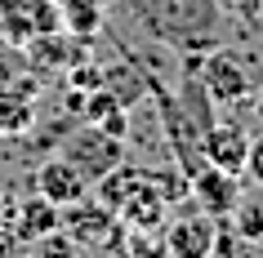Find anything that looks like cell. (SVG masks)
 <instances>
[{
  "instance_id": "cell-1",
  "label": "cell",
  "mask_w": 263,
  "mask_h": 258,
  "mask_svg": "<svg viewBox=\"0 0 263 258\" xmlns=\"http://www.w3.org/2000/svg\"><path fill=\"white\" fill-rule=\"evenodd\" d=\"M63 161H67L85 183H98V178H107L111 169L125 161V143L116 134H107V129L89 125V129H81V134H71L67 143H63Z\"/></svg>"
},
{
  "instance_id": "cell-4",
  "label": "cell",
  "mask_w": 263,
  "mask_h": 258,
  "mask_svg": "<svg viewBox=\"0 0 263 258\" xmlns=\"http://www.w3.org/2000/svg\"><path fill=\"white\" fill-rule=\"evenodd\" d=\"M161 245H165L170 258H210L219 245V218L205 214L201 205L183 209L161 227Z\"/></svg>"
},
{
  "instance_id": "cell-8",
  "label": "cell",
  "mask_w": 263,
  "mask_h": 258,
  "mask_svg": "<svg viewBox=\"0 0 263 258\" xmlns=\"http://www.w3.org/2000/svg\"><path fill=\"white\" fill-rule=\"evenodd\" d=\"M58 214H63V227H67V236L76 245H103L116 231V214H111L107 205H94L89 196L67 205V209H58Z\"/></svg>"
},
{
  "instance_id": "cell-11",
  "label": "cell",
  "mask_w": 263,
  "mask_h": 258,
  "mask_svg": "<svg viewBox=\"0 0 263 258\" xmlns=\"http://www.w3.org/2000/svg\"><path fill=\"white\" fill-rule=\"evenodd\" d=\"M54 227H58V209L49 201H27L23 205V214H18V231L27 236V241H45V236H54Z\"/></svg>"
},
{
  "instance_id": "cell-13",
  "label": "cell",
  "mask_w": 263,
  "mask_h": 258,
  "mask_svg": "<svg viewBox=\"0 0 263 258\" xmlns=\"http://www.w3.org/2000/svg\"><path fill=\"white\" fill-rule=\"evenodd\" d=\"M210 258H263V254H259V245L241 241V236L232 241V236H223V231H219V245H214V254H210Z\"/></svg>"
},
{
  "instance_id": "cell-14",
  "label": "cell",
  "mask_w": 263,
  "mask_h": 258,
  "mask_svg": "<svg viewBox=\"0 0 263 258\" xmlns=\"http://www.w3.org/2000/svg\"><path fill=\"white\" fill-rule=\"evenodd\" d=\"M129 258H170L165 245L152 241V231H134L129 227Z\"/></svg>"
},
{
  "instance_id": "cell-5",
  "label": "cell",
  "mask_w": 263,
  "mask_h": 258,
  "mask_svg": "<svg viewBox=\"0 0 263 258\" xmlns=\"http://www.w3.org/2000/svg\"><path fill=\"white\" fill-rule=\"evenodd\" d=\"M246 151H250V134L236 121H219L201 129V161L210 169H223V174H236L246 169Z\"/></svg>"
},
{
  "instance_id": "cell-16",
  "label": "cell",
  "mask_w": 263,
  "mask_h": 258,
  "mask_svg": "<svg viewBox=\"0 0 263 258\" xmlns=\"http://www.w3.org/2000/svg\"><path fill=\"white\" fill-rule=\"evenodd\" d=\"M254 111H259V116H263V85H259V89H254Z\"/></svg>"
},
{
  "instance_id": "cell-10",
  "label": "cell",
  "mask_w": 263,
  "mask_h": 258,
  "mask_svg": "<svg viewBox=\"0 0 263 258\" xmlns=\"http://www.w3.org/2000/svg\"><path fill=\"white\" fill-rule=\"evenodd\" d=\"M31 125H36L31 94H23V85H18V89H0V134L18 138V134H27Z\"/></svg>"
},
{
  "instance_id": "cell-12",
  "label": "cell",
  "mask_w": 263,
  "mask_h": 258,
  "mask_svg": "<svg viewBox=\"0 0 263 258\" xmlns=\"http://www.w3.org/2000/svg\"><path fill=\"white\" fill-rule=\"evenodd\" d=\"M232 214V227L241 241L263 245V201H250V196H236V205L228 209Z\"/></svg>"
},
{
  "instance_id": "cell-6",
  "label": "cell",
  "mask_w": 263,
  "mask_h": 258,
  "mask_svg": "<svg viewBox=\"0 0 263 258\" xmlns=\"http://www.w3.org/2000/svg\"><path fill=\"white\" fill-rule=\"evenodd\" d=\"M36 196L49 201L54 209H67V205H76V201L89 196V183H85L63 156H54V161H45L41 169H36Z\"/></svg>"
},
{
  "instance_id": "cell-2",
  "label": "cell",
  "mask_w": 263,
  "mask_h": 258,
  "mask_svg": "<svg viewBox=\"0 0 263 258\" xmlns=\"http://www.w3.org/2000/svg\"><path fill=\"white\" fill-rule=\"evenodd\" d=\"M201 89L214 107H236L254 94V81H250V67L236 49H214V54L201 63Z\"/></svg>"
},
{
  "instance_id": "cell-9",
  "label": "cell",
  "mask_w": 263,
  "mask_h": 258,
  "mask_svg": "<svg viewBox=\"0 0 263 258\" xmlns=\"http://www.w3.org/2000/svg\"><path fill=\"white\" fill-rule=\"evenodd\" d=\"M58 27L76 41H89L103 27V0H58Z\"/></svg>"
},
{
  "instance_id": "cell-3",
  "label": "cell",
  "mask_w": 263,
  "mask_h": 258,
  "mask_svg": "<svg viewBox=\"0 0 263 258\" xmlns=\"http://www.w3.org/2000/svg\"><path fill=\"white\" fill-rule=\"evenodd\" d=\"M58 31V0H0V41L27 49L31 41H41Z\"/></svg>"
},
{
  "instance_id": "cell-15",
  "label": "cell",
  "mask_w": 263,
  "mask_h": 258,
  "mask_svg": "<svg viewBox=\"0 0 263 258\" xmlns=\"http://www.w3.org/2000/svg\"><path fill=\"white\" fill-rule=\"evenodd\" d=\"M241 174L263 191V134H250V151H246V169Z\"/></svg>"
},
{
  "instance_id": "cell-7",
  "label": "cell",
  "mask_w": 263,
  "mask_h": 258,
  "mask_svg": "<svg viewBox=\"0 0 263 258\" xmlns=\"http://www.w3.org/2000/svg\"><path fill=\"white\" fill-rule=\"evenodd\" d=\"M187 183H192V196L196 205L205 209V214L223 218L228 209L236 205V196H241V183H236V174H223V169H210L205 161L196 165L192 174H187Z\"/></svg>"
}]
</instances>
